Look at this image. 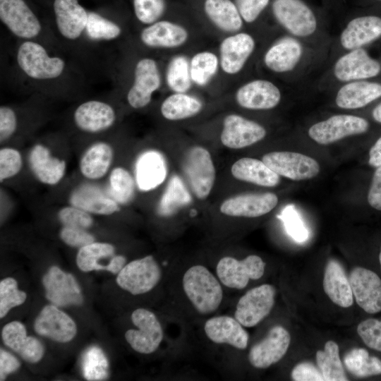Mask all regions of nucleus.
Segmentation results:
<instances>
[{
	"label": "nucleus",
	"mask_w": 381,
	"mask_h": 381,
	"mask_svg": "<svg viewBox=\"0 0 381 381\" xmlns=\"http://www.w3.org/2000/svg\"><path fill=\"white\" fill-rule=\"evenodd\" d=\"M182 286L192 306L200 315L213 313L223 301L220 281L204 265L189 267L183 276Z\"/></svg>",
	"instance_id": "nucleus-1"
},
{
	"label": "nucleus",
	"mask_w": 381,
	"mask_h": 381,
	"mask_svg": "<svg viewBox=\"0 0 381 381\" xmlns=\"http://www.w3.org/2000/svg\"><path fill=\"white\" fill-rule=\"evenodd\" d=\"M16 60L25 74L30 78L40 80L59 77L66 66L61 58L50 56L43 46L30 40L19 46Z\"/></svg>",
	"instance_id": "nucleus-2"
},
{
	"label": "nucleus",
	"mask_w": 381,
	"mask_h": 381,
	"mask_svg": "<svg viewBox=\"0 0 381 381\" xmlns=\"http://www.w3.org/2000/svg\"><path fill=\"white\" fill-rule=\"evenodd\" d=\"M272 12L277 23L294 36L306 37L317 30V16L304 0H273Z\"/></svg>",
	"instance_id": "nucleus-3"
},
{
	"label": "nucleus",
	"mask_w": 381,
	"mask_h": 381,
	"mask_svg": "<svg viewBox=\"0 0 381 381\" xmlns=\"http://www.w3.org/2000/svg\"><path fill=\"white\" fill-rule=\"evenodd\" d=\"M371 128L368 119L351 114H337L319 121L308 129V135L320 145H329L346 137L368 133Z\"/></svg>",
	"instance_id": "nucleus-4"
},
{
	"label": "nucleus",
	"mask_w": 381,
	"mask_h": 381,
	"mask_svg": "<svg viewBox=\"0 0 381 381\" xmlns=\"http://www.w3.org/2000/svg\"><path fill=\"white\" fill-rule=\"evenodd\" d=\"M162 278V270L152 255L131 261L116 277L117 284L133 295L147 293L153 289Z\"/></svg>",
	"instance_id": "nucleus-5"
},
{
	"label": "nucleus",
	"mask_w": 381,
	"mask_h": 381,
	"mask_svg": "<svg viewBox=\"0 0 381 381\" xmlns=\"http://www.w3.org/2000/svg\"><path fill=\"white\" fill-rule=\"evenodd\" d=\"M131 321L138 327L125 333L131 347L140 353L150 354L159 346L164 337L162 325L156 315L145 308H138L131 314Z\"/></svg>",
	"instance_id": "nucleus-6"
},
{
	"label": "nucleus",
	"mask_w": 381,
	"mask_h": 381,
	"mask_svg": "<svg viewBox=\"0 0 381 381\" xmlns=\"http://www.w3.org/2000/svg\"><path fill=\"white\" fill-rule=\"evenodd\" d=\"M265 262L256 255H250L243 260L231 256L222 258L216 267L220 282L231 289H242L249 281L261 278L265 272Z\"/></svg>",
	"instance_id": "nucleus-7"
},
{
	"label": "nucleus",
	"mask_w": 381,
	"mask_h": 381,
	"mask_svg": "<svg viewBox=\"0 0 381 381\" xmlns=\"http://www.w3.org/2000/svg\"><path fill=\"white\" fill-rule=\"evenodd\" d=\"M183 169L195 196L200 200L207 198L216 177L215 167L210 152L200 146L190 148L186 155Z\"/></svg>",
	"instance_id": "nucleus-8"
},
{
	"label": "nucleus",
	"mask_w": 381,
	"mask_h": 381,
	"mask_svg": "<svg viewBox=\"0 0 381 381\" xmlns=\"http://www.w3.org/2000/svg\"><path fill=\"white\" fill-rule=\"evenodd\" d=\"M341 82L375 80L381 76V61L373 57L365 47L349 50L339 57L333 68Z\"/></svg>",
	"instance_id": "nucleus-9"
},
{
	"label": "nucleus",
	"mask_w": 381,
	"mask_h": 381,
	"mask_svg": "<svg viewBox=\"0 0 381 381\" xmlns=\"http://www.w3.org/2000/svg\"><path fill=\"white\" fill-rule=\"evenodd\" d=\"M275 295V287L269 284L250 289L239 298L234 318L245 327L257 325L271 312Z\"/></svg>",
	"instance_id": "nucleus-10"
},
{
	"label": "nucleus",
	"mask_w": 381,
	"mask_h": 381,
	"mask_svg": "<svg viewBox=\"0 0 381 381\" xmlns=\"http://www.w3.org/2000/svg\"><path fill=\"white\" fill-rule=\"evenodd\" d=\"M262 160L279 176L293 181L310 179L320 172V165L315 159L298 152H271L265 154Z\"/></svg>",
	"instance_id": "nucleus-11"
},
{
	"label": "nucleus",
	"mask_w": 381,
	"mask_h": 381,
	"mask_svg": "<svg viewBox=\"0 0 381 381\" xmlns=\"http://www.w3.org/2000/svg\"><path fill=\"white\" fill-rule=\"evenodd\" d=\"M349 282L358 306L366 313L381 312V277L374 270L356 266L349 275Z\"/></svg>",
	"instance_id": "nucleus-12"
},
{
	"label": "nucleus",
	"mask_w": 381,
	"mask_h": 381,
	"mask_svg": "<svg viewBox=\"0 0 381 381\" xmlns=\"http://www.w3.org/2000/svg\"><path fill=\"white\" fill-rule=\"evenodd\" d=\"M160 85L161 76L157 62L152 58L141 59L135 64L133 82L127 93L128 104L135 109L145 107Z\"/></svg>",
	"instance_id": "nucleus-13"
},
{
	"label": "nucleus",
	"mask_w": 381,
	"mask_h": 381,
	"mask_svg": "<svg viewBox=\"0 0 381 381\" xmlns=\"http://www.w3.org/2000/svg\"><path fill=\"white\" fill-rule=\"evenodd\" d=\"M0 19L15 36L29 40L42 30L40 20L23 0H0Z\"/></svg>",
	"instance_id": "nucleus-14"
},
{
	"label": "nucleus",
	"mask_w": 381,
	"mask_h": 381,
	"mask_svg": "<svg viewBox=\"0 0 381 381\" xmlns=\"http://www.w3.org/2000/svg\"><path fill=\"white\" fill-rule=\"evenodd\" d=\"M42 284L46 298L58 307L83 303L81 289L75 277L57 266L49 269L42 277Z\"/></svg>",
	"instance_id": "nucleus-15"
},
{
	"label": "nucleus",
	"mask_w": 381,
	"mask_h": 381,
	"mask_svg": "<svg viewBox=\"0 0 381 381\" xmlns=\"http://www.w3.org/2000/svg\"><path fill=\"white\" fill-rule=\"evenodd\" d=\"M266 134L265 128L260 123L233 114L223 121L220 140L228 148L241 149L262 140Z\"/></svg>",
	"instance_id": "nucleus-16"
},
{
	"label": "nucleus",
	"mask_w": 381,
	"mask_h": 381,
	"mask_svg": "<svg viewBox=\"0 0 381 381\" xmlns=\"http://www.w3.org/2000/svg\"><path fill=\"white\" fill-rule=\"evenodd\" d=\"M290 341L291 336L285 328L274 326L263 339L251 347L248 357L249 363L255 368L270 367L284 357Z\"/></svg>",
	"instance_id": "nucleus-17"
},
{
	"label": "nucleus",
	"mask_w": 381,
	"mask_h": 381,
	"mask_svg": "<svg viewBox=\"0 0 381 381\" xmlns=\"http://www.w3.org/2000/svg\"><path fill=\"white\" fill-rule=\"evenodd\" d=\"M277 203L278 197L274 193H249L227 198L219 210L226 216L258 217L269 213Z\"/></svg>",
	"instance_id": "nucleus-18"
},
{
	"label": "nucleus",
	"mask_w": 381,
	"mask_h": 381,
	"mask_svg": "<svg viewBox=\"0 0 381 381\" xmlns=\"http://www.w3.org/2000/svg\"><path fill=\"white\" fill-rule=\"evenodd\" d=\"M34 327L38 334L61 343L71 341L77 332L72 318L54 304L42 309L35 319Z\"/></svg>",
	"instance_id": "nucleus-19"
},
{
	"label": "nucleus",
	"mask_w": 381,
	"mask_h": 381,
	"mask_svg": "<svg viewBox=\"0 0 381 381\" xmlns=\"http://www.w3.org/2000/svg\"><path fill=\"white\" fill-rule=\"evenodd\" d=\"M235 97L238 104L243 108L267 110L279 104L282 94L279 87L271 81L257 79L241 86Z\"/></svg>",
	"instance_id": "nucleus-20"
},
{
	"label": "nucleus",
	"mask_w": 381,
	"mask_h": 381,
	"mask_svg": "<svg viewBox=\"0 0 381 381\" xmlns=\"http://www.w3.org/2000/svg\"><path fill=\"white\" fill-rule=\"evenodd\" d=\"M255 47L252 35L238 32L224 39L219 46V65L230 75L240 72L251 56Z\"/></svg>",
	"instance_id": "nucleus-21"
},
{
	"label": "nucleus",
	"mask_w": 381,
	"mask_h": 381,
	"mask_svg": "<svg viewBox=\"0 0 381 381\" xmlns=\"http://www.w3.org/2000/svg\"><path fill=\"white\" fill-rule=\"evenodd\" d=\"M73 120L82 131L96 133L111 128L116 121V113L109 104L99 100H88L75 110Z\"/></svg>",
	"instance_id": "nucleus-22"
},
{
	"label": "nucleus",
	"mask_w": 381,
	"mask_h": 381,
	"mask_svg": "<svg viewBox=\"0 0 381 381\" xmlns=\"http://www.w3.org/2000/svg\"><path fill=\"white\" fill-rule=\"evenodd\" d=\"M381 99V81L365 80L348 82L337 91L336 104L341 109H358Z\"/></svg>",
	"instance_id": "nucleus-23"
},
{
	"label": "nucleus",
	"mask_w": 381,
	"mask_h": 381,
	"mask_svg": "<svg viewBox=\"0 0 381 381\" xmlns=\"http://www.w3.org/2000/svg\"><path fill=\"white\" fill-rule=\"evenodd\" d=\"M204 331L213 343L225 344L241 350L248 346L249 335L235 318L228 315L210 318L205 322Z\"/></svg>",
	"instance_id": "nucleus-24"
},
{
	"label": "nucleus",
	"mask_w": 381,
	"mask_h": 381,
	"mask_svg": "<svg viewBox=\"0 0 381 381\" xmlns=\"http://www.w3.org/2000/svg\"><path fill=\"white\" fill-rule=\"evenodd\" d=\"M29 167L35 178L42 183L54 186L64 177L66 164L64 159L52 155L44 145L36 144L28 155Z\"/></svg>",
	"instance_id": "nucleus-25"
},
{
	"label": "nucleus",
	"mask_w": 381,
	"mask_h": 381,
	"mask_svg": "<svg viewBox=\"0 0 381 381\" xmlns=\"http://www.w3.org/2000/svg\"><path fill=\"white\" fill-rule=\"evenodd\" d=\"M54 11L59 33L66 39H78L85 31L88 13L78 0H54Z\"/></svg>",
	"instance_id": "nucleus-26"
},
{
	"label": "nucleus",
	"mask_w": 381,
	"mask_h": 381,
	"mask_svg": "<svg viewBox=\"0 0 381 381\" xmlns=\"http://www.w3.org/2000/svg\"><path fill=\"white\" fill-rule=\"evenodd\" d=\"M4 343L24 360L37 363L43 357L44 349L42 344L35 337L27 335L24 325L19 321H12L2 329Z\"/></svg>",
	"instance_id": "nucleus-27"
},
{
	"label": "nucleus",
	"mask_w": 381,
	"mask_h": 381,
	"mask_svg": "<svg viewBox=\"0 0 381 381\" xmlns=\"http://www.w3.org/2000/svg\"><path fill=\"white\" fill-rule=\"evenodd\" d=\"M188 32L183 26L167 20H159L145 28L140 40L147 47L172 49L186 43Z\"/></svg>",
	"instance_id": "nucleus-28"
},
{
	"label": "nucleus",
	"mask_w": 381,
	"mask_h": 381,
	"mask_svg": "<svg viewBox=\"0 0 381 381\" xmlns=\"http://www.w3.org/2000/svg\"><path fill=\"white\" fill-rule=\"evenodd\" d=\"M303 49L298 40L286 37L274 43L264 56V63L270 71L283 73L292 71L300 62Z\"/></svg>",
	"instance_id": "nucleus-29"
},
{
	"label": "nucleus",
	"mask_w": 381,
	"mask_h": 381,
	"mask_svg": "<svg viewBox=\"0 0 381 381\" xmlns=\"http://www.w3.org/2000/svg\"><path fill=\"white\" fill-rule=\"evenodd\" d=\"M323 289L329 299L342 308L351 307L353 295L342 265L336 260L327 261L324 273Z\"/></svg>",
	"instance_id": "nucleus-30"
},
{
	"label": "nucleus",
	"mask_w": 381,
	"mask_h": 381,
	"mask_svg": "<svg viewBox=\"0 0 381 381\" xmlns=\"http://www.w3.org/2000/svg\"><path fill=\"white\" fill-rule=\"evenodd\" d=\"M70 202L91 214L110 215L119 210V203L115 200L89 185H83L73 191Z\"/></svg>",
	"instance_id": "nucleus-31"
},
{
	"label": "nucleus",
	"mask_w": 381,
	"mask_h": 381,
	"mask_svg": "<svg viewBox=\"0 0 381 381\" xmlns=\"http://www.w3.org/2000/svg\"><path fill=\"white\" fill-rule=\"evenodd\" d=\"M231 174L238 180L264 187H274L280 182L279 174L269 168L262 160L243 157L231 168Z\"/></svg>",
	"instance_id": "nucleus-32"
},
{
	"label": "nucleus",
	"mask_w": 381,
	"mask_h": 381,
	"mask_svg": "<svg viewBox=\"0 0 381 381\" xmlns=\"http://www.w3.org/2000/svg\"><path fill=\"white\" fill-rule=\"evenodd\" d=\"M114 157L111 146L106 142H97L83 154L79 162L80 174L90 180H98L109 171Z\"/></svg>",
	"instance_id": "nucleus-33"
},
{
	"label": "nucleus",
	"mask_w": 381,
	"mask_h": 381,
	"mask_svg": "<svg viewBox=\"0 0 381 381\" xmlns=\"http://www.w3.org/2000/svg\"><path fill=\"white\" fill-rule=\"evenodd\" d=\"M167 168L162 156L155 151H147L138 159L135 176L141 190H150L160 185L165 179Z\"/></svg>",
	"instance_id": "nucleus-34"
},
{
	"label": "nucleus",
	"mask_w": 381,
	"mask_h": 381,
	"mask_svg": "<svg viewBox=\"0 0 381 381\" xmlns=\"http://www.w3.org/2000/svg\"><path fill=\"white\" fill-rule=\"evenodd\" d=\"M204 10L212 23L224 32H236L243 27V20L231 0H205Z\"/></svg>",
	"instance_id": "nucleus-35"
},
{
	"label": "nucleus",
	"mask_w": 381,
	"mask_h": 381,
	"mask_svg": "<svg viewBox=\"0 0 381 381\" xmlns=\"http://www.w3.org/2000/svg\"><path fill=\"white\" fill-rule=\"evenodd\" d=\"M202 109V103L198 98L185 92H175L162 102L160 111L167 120L179 121L195 116Z\"/></svg>",
	"instance_id": "nucleus-36"
},
{
	"label": "nucleus",
	"mask_w": 381,
	"mask_h": 381,
	"mask_svg": "<svg viewBox=\"0 0 381 381\" xmlns=\"http://www.w3.org/2000/svg\"><path fill=\"white\" fill-rule=\"evenodd\" d=\"M347 370L355 377L368 378L381 375V358L370 355L365 348H354L344 358Z\"/></svg>",
	"instance_id": "nucleus-37"
},
{
	"label": "nucleus",
	"mask_w": 381,
	"mask_h": 381,
	"mask_svg": "<svg viewBox=\"0 0 381 381\" xmlns=\"http://www.w3.org/2000/svg\"><path fill=\"white\" fill-rule=\"evenodd\" d=\"M316 361L325 380H348L339 358L338 344L334 341H327L324 349L316 352Z\"/></svg>",
	"instance_id": "nucleus-38"
},
{
	"label": "nucleus",
	"mask_w": 381,
	"mask_h": 381,
	"mask_svg": "<svg viewBox=\"0 0 381 381\" xmlns=\"http://www.w3.org/2000/svg\"><path fill=\"white\" fill-rule=\"evenodd\" d=\"M115 248L109 243L92 242L79 248L76 255V264L83 272L105 270L106 265L99 261L103 258L113 257Z\"/></svg>",
	"instance_id": "nucleus-39"
},
{
	"label": "nucleus",
	"mask_w": 381,
	"mask_h": 381,
	"mask_svg": "<svg viewBox=\"0 0 381 381\" xmlns=\"http://www.w3.org/2000/svg\"><path fill=\"white\" fill-rule=\"evenodd\" d=\"M219 59L211 52L203 51L193 56L190 61L192 82L199 86L206 85L217 72Z\"/></svg>",
	"instance_id": "nucleus-40"
},
{
	"label": "nucleus",
	"mask_w": 381,
	"mask_h": 381,
	"mask_svg": "<svg viewBox=\"0 0 381 381\" xmlns=\"http://www.w3.org/2000/svg\"><path fill=\"white\" fill-rule=\"evenodd\" d=\"M81 366L83 375L87 380H104L109 376L107 358L97 346H92L84 351Z\"/></svg>",
	"instance_id": "nucleus-41"
},
{
	"label": "nucleus",
	"mask_w": 381,
	"mask_h": 381,
	"mask_svg": "<svg viewBox=\"0 0 381 381\" xmlns=\"http://www.w3.org/2000/svg\"><path fill=\"white\" fill-rule=\"evenodd\" d=\"M166 80L174 92H186L190 88V62L185 56L178 55L171 59L167 68Z\"/></svg>",
	"instance_id": "nucleus-42"
},
{
	"label": "nucleus",
	"mask_w": 381,
	"mask_h": 381,
	"mask_svg": "<svg viewBox=\"0 0 381 381\" xmlns=\"http://www.w3.org/2000/svg\"><path fill=\"white\" fill-rule=\"evenodd\" d=\"M135 181L123 167L114 168L109 175V190L111 198L119 204H127L135 193Z\"/></svg>",
	"instance_id": "nucleus-43"
},
{
	"label": "nucleus",
	"mask_w": 381,
	"mask_h": 381,
	"mask_svg": "<svg viewBox=\"0 0 381 381\" xmlns=\"http://www.w3.org/2000/svg\"><path fill=\"white\" fill-rule=\"evenodd\" d=\"M85 31L93 40H112L121 34V28L118 24L95 12H88Z\"/></svg>",
	"instance_id": "nucleus-44"
},
{
	"label": "nucleus",
	"mask_w": 381,
	"mask_h": 381,
	"mask_svg": "<svg viewBox=\"0 0 381 381\" xmlns=\"http://www.w3.org/2000/svg\"><path fill=\"white\" fill-rule=\"evenodd\" d=\"M26 293L18 289V283L13 277H6L0 282V318H3L9 310L23 303Z\"/></svg>",
	"instance_id": "nucleus-45"
},
{
	"label": "nucleus",
	"mask_w": 381,
	"mask_h": 381,
	"mask_svg": "<svg viewBox=\"0 0 381 381\" xmlns=\"http://www.w3.org/2000/svg\"><path fill=\"white\" fill-rule=\"evenodd\" d=\"M356 332L368 349L381 353V318H368L361 321Z\"/></svg>",
	"instance_id": "nucleus-46"
},
{
	"label": "nucleus",
	"mask_w": 381,
	"mask_h": 381,
	"mask_svg": "<svg viewBox=\"0 0 381 381\" xmlns=\"http://www.w3.org/2000/svg\"><path fill=\"white\" fill-rule=\"evenodd\" d=\"M165 8L164 0H133L135 15L145 25H151L158 21Z\"/></svg>",
	"instance_id": "nucleus-47"
},
{
	"label": "nucleus",
	"mask_w": 381,
	"mask_h": 381,
	"mask_svg": "<svg viewBox=\"0 0 381 381\" xmlns=\"http://www.w3.org/2000/svg\"><path fill=\"white\" fill-rule=\"evenodd\" d=\"M57 217L63 226L87 229L94 223L90 213L72 205L61 208Z\"/></svg>",
	"instance_id": "nucleus-48"
},
{
	"label": "nucleus",
	"mask_w": 381,
	"mask_h": 381,
	"mask_svg": "<svg viewBox=\"0 0 381 381\" xmlns=\"http://www.w3.org/2000/svg\"><path fill=\"white\" fill-rule=\"evenodd\" d=\"M22 167L23 157L18 150L10 147H5L0 150L1 182L17 175Z\"/></svg>",
	"instance_id": "nucleus-49"
},
{
	"label": "nucleus",
	"mask_w": 381,
	"mask_h": 381,
	"mask_svg": "<svg viewBox=\"0 0 381 381\" xmlns=\"http://www.w3.org/2000/svg\"><path fill=\"white\" fill-rule=\"evenodd\" d=\"M59 237L66 245L79 248L95 241V237L87 229L63 226L59 232Z\"/></svg>",
	"instance_id": "nucleus-50"
},
{
	"label": "nucleus",
	"mask_w": 381,
	"mask_h": 381,
	"mask_svg": "<svg viewBox=\"0 0 381 381\" xmlns=\"http://www.w3.org/2000/svg\"><path fill=\"white\" fill-rule=\"evenodd\" d=\"M270 0H236V5L247 23L255 21L269 5Z\"/></svg>",
	"instance_id": "nucleus-51"
},
{
	"label": "nucleus",
	"mask_w": 381,
	"mask_h": 381,
	"mask_svg": "<svg viewBox=\"0 0 381 381\" xmlns=\"http://www.w3.org/2000/svg\"><path fill=\"white\" fill-rule=\"evenodd\" d=\"M17 116L10 107L2 105L0 107V141L8 140L15 133L17 128Z\"/></svg>",
	"instance_id": "nucleus-52"
},
{
	"label": "nucleus",
	"mask_w": 381,
	"mask_h": 381,
	"mask_svg": "<svg viewBox=\"0 0 381 381\" xmlns=\"http://www.w3.org/2000/svg\"><path fill=\"white\" fill-rule=\"evenodd\" d=\"M284 221L289 234L296 241H304L308 237V232L296 213L291 209H286L284 214Z\"/></svg>",
	"instance_id": "nucleus-53"
},
{
	"label": "nucleus",
	"mask_w": 381,
	"mask_h": 381,
	"mask_svg": "<svg viewBox=\"0 0 381 381\" xmlns=\"http://www.w3.org/2000/svg\"><path fill=\"white\" fill-rule=\"evenodd\" d=\"M374 169L366 195V200L372 210L381 212V167Z\"/></svg>",
	"instance_id": "nucleus-54"
},
{
	"label": "nucleus",
	"mask_w": 381,
	"mask_h": 381,
	"mask_svg": "<svg viewBox=\"0 0 381 381\" xmlns=\"http://www.w3.org/2000/svg\"><path fill=\"white\" fill-rule=\"evenodd\" d=\"M291 377L296 381H324V377L313 363L302 362L296 365L291 372Z\"/></svg>",
	"instance_id": "nucleus-55"
},
{
	"label": "nucleus",
	"mask_w": 381,
	"mask_h": 381,
	"mask_svg": "<svg viewBox=\"0 0 381 381\" xmlns=\"http://www.w3.org/2000/svg\"><path fill=\"white\" fill-rule=\"evenodd\" d=\"M20 365L19 361L11 353L4 349L0 351V380H4L6 377L16 371Z\"/></svg>",
	"instance_id": "nucleus-56"
},
{
	"label": "nucleus",
	"mask_w": 381,
	"mask_h": 381,
	"mask_svg": "<svg viewBox=\"0 0 381 381\" xmlns=\"http://www.w3.org/2000/svg\"><path fill=\"white\" fill-rule=\"evenodd\" d=\"M368 164L373 168L381 167V134L375 139L368 150Z\"/></svg>",
	"instance_id": "nucleus-57"
},
{
	"label": "nucleus",
	"mask_w": 381,
	"mask_h": 381,
	"mask_svg": "<svg viewBox=\"0 0 381 381\" xmlns=\"http://www.w3.org/2000/svg\"><path fill=\"white\" fill-rule=\"evenodd\" d=\"M126 258L121 255H114L109 262L106 265L105 270L113 274H118L126 265Z\"/></svg>",
	"instance_id": "nucleus-58"
},
{
	"label": "nucleus",
	"mask_w": 381,
	"mask_h": 381,
	"mask_svg": "<svg viewBox=\"0 0 381 381\" xmlns=\"http://www.w3.org/2000/svg\"><path fill=\"white\" fill-rule=\"evenodd\" d=\"M370 116L375 123L381 125V99L372 108Z\"/></svg>",
	"instance_id": "nucleus-59"
},
{
	"label": "nucleus",
	"mask_w": 381,
	"mask_h": 381,
	"mask_svg": "<svg viewBox=\"0 0 381 381\" xmlns=\"http://www.w3.org/2000/svg\"><path fill=\"white\" fill-rule=\"evenodd\" d=\"M365 1L370 6L381 8V0H365Z\"/></svg>",
	"instance_id": "nucleus-60"
},
{
	"label": "nucleus",
	"mask_w": 381,
	"mask_h": 381,
	"mask_svg": "<svg viewBox=\"0 0 381 381\" xmlns=\"http://www.w3.org/2000/svg\"><path fill=\"white\" fill-rule=\"evenodd\" d=\"M377 262L379 264V268L381 273V242L379 246V250L377 251Z\"/></svg>",
	"instance_id": "nucleus-61"
}]
</instances>
